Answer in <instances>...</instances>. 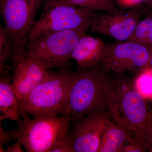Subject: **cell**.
I'll return each instance as SVG.
<instances>
[{
    "label": "cell",
    "mask_w": 152,
    "mask_h": 152,
    "mask_svg": "<svg viewBox=\"0 0 152 152\" xmlns=\"http://www.w3.org/2000/svg\"><path fill=\"white\" fill-rule=\"evenodd\" d=\"M111 73L100 64L76 71L61 115L70 121L102 111L107 110L113 88Z\"/></svg>",
    "instance_id": "1"
},
{
    "label": "cell",
    "mask_w": 152,
    "mask_h": 152,
    "mask_svg": "<svg viewBox=\"0 0 152 152\" xmlns=\"http://www.w3.org/2000/svg\"><path fill=\"white\" fill-rule=\"evenodd\" d=\"M76 76L69 69L49 71L44 81L18 100L20 117L61 115Z\"/></svg>",
    "instance_id": "2"
},
{
    "label": "cell",
    "mask_w": 152,
    "mask_h": 152,
    "mask_svg": "<svg viewBox=\"0 0 152 152\" xmlns=\"http://www.w3.org/2000/svg\"><path fill=\"white\" fill-rule=\"evenodd\" d=\"M113 78V88L107 111L111 118L131 131L136 140L141 133L151 113L145 97L134 80L117 75Z\"/></svg>",
    "instance_id": "3"
},
{
    "label": "cell",
    "mask_w": 152,
    "mask_h": 152,
    "mask_svg": "<svg viewBox=\"0 0 152 152\" xmlns=\"http://www.w3.org/2000/svg\"><path fill=\"white\" fill-rule=\"evenodd\" d=\"M88 30H66L30 39L26 45L28 56L47 71L68 69L71 55L81 38Z\"/></svg>",
    "instance_id": "4"
},
{
    "label": "cell",
    "mask_w": 152,
    "mask_h": 152,
    "mask_svg": "<svg viewBox=\"0 0 152 152\" xmlns=\"http://www.w3.org/2000/svg\"><path fill=\"white\" fill-rule=\"evenodd\" d=\"M12 131L15 138L28 152H49L65 134L70 119L65 115L22 117Z\"/></svg>",
    "instance_id": "5"
},
{
    "label": "cell",
    "mask_w": 152,
    "mask_h": 152,
    "mask_svg": "<svg viewBox=\"0 0 152 152\" xmlns=\"http://www.w3.org/2000/svg\"><path fill=\"white\" fill-rule=\"evenodd\" d=\"M39 18L30 31L29 39L66 30L87 29L96 11L67 4L60 0H45Z\"/></svg>",
    "instance_id": "6"
},
{
    "label": "cell",
    "mask_w": 152,
    "mask_h": 152,
    "mask_svg": "<svg viewBox=\"0 0 152 152\" xmlns=\"http://www.w3.org/2000/svg\"><path fill=\"white\" fill-rule=\"evenodd\" d=\"M45 0H0V12L14 43L12 60L26 51L36 15Z\"/></svg>",
    "instance_id": "7"
},
{
    "label": "cell",
    "mask_w": 152,
    "mask_h": 152,
    "mask_svg": "<svg viewBox=\"0 0 152 152\" xmlns=\"http://www.w3.org/2000/svg\"><path fill=\"white\" fill-rule=\"evenodd\" d=\"M152 51L145 46L129 41L106 44L100 63L111 73L117 75L139 74L147 67Z\"/></svg>",
    "instance_id": "8"
},
{
    "label": "cell",
    "mask_w": 152,
    "mask_h": 152,
    "mask_svg": "<svg viewBox=\"0 0 152 152\" xmlns=\"http://www.w3.org/2000/svg\"><path fill=\"white\" fill-rule=\"evenodd\" d=\"M111 121L108 112L104 110L70 121L66 133L73 152H99L102 136Z\"/></svg>",
    "instance_id": "9"
},
{
    "label": "cell",
    "mask_w": 152,
    "mask_h": 152,
    "mask_svg": "<svg viewBox=\"0 0 152 152\" xmlns=\"http://www.w3.org/2000/svg\"><path fill=\"white\" fill-rule=\"evenodd\" d=\"M145 12V8L137 6L129 10L96 14L88 31L111 37L117 41H127Z\"/></svg>",
    "instance_id": "10"
},
{
    "label": "cell",
    "mask_w": 152,
    "mask_h": 152,
    "mask_svg": "<svg viewBox=\"0 0 152 152\" xmlns=\"http://www.w3.org/2000/svg\"><path fill=\"white\" fill-rule=\"evenodd\" d=\"M12 61L14 70L12 86L18 100L44 81L49 71L40 66L28 56L26 51Z\"/></svg>",
    "instance_id": "11"
},
{
    "label": "cell",
    "mask_w": 152,
    "mask_h": 152,
    "mask_svg": "<svg viewBox=\"0 0 152 152\" xmlns=\"http://www.w3.org/2000/svg\"><path fill=\"white\" fill-rule=\"evenodd\" d=\"M106 44L99 38L85 34L71 55L80 68L92 67L100 64L105 51Z\"/></svg>",
    "instance_id": "12"
},
{
    "label": "cell",
    "mask_w": 152,
    "mask_h": 152,
    "mask_svg": "<svg viewBox=\"0 0 152 152\" xmlns=\"http://www.w3.org/2000/svg\"><path fill=\"white\" fill-rule=\"evenodd\" d=\"M134 140L131 131L111 118L102 136L99 152H120L125 144Z\"/></svg>",
    "instance_id": "13"
},
{
    "label": "cell",
    "mask_w": 152,
    "mask_h": 152,
    "mask_svg": "<svg viewBox=\"0 0 152 152\" xmlns=\"http://www.w3.org/2000/svg\"><path fill=\"white\" fill-rule=\"evenodd\" d=\"M12 78L1 74L0 77V121L20 119L18 102L12 86Z\"/></svg>",
    "instance_id": "14"
},
{
    "label": "cell",
    "mask_w": 152,
    "mask_h": 152,
    "mask_svg": "<svg viewBox=\"0 0 152 152\" xmlns=\"http://www.w3.org/2000/svg\"><path fill=\"white\" fill-rule=\"evenodd\" d=\"M14 43L12 37L5 26H0V72L7 75L11 67L7 63L12 60L14 53Z\"/></svg>",
    "instance_id": "15"
},
{
    "label": "cell",
    "mask_w": 152,
    "mask_h": 152,
    "mask_svg": "<svg viewBox=\"0 0 152 152\" xmlns=\"http://www.w3.org/2000/svg\"><path fill=\"white\" fill-rule=\"evenodd\" d=\"M69 5L89 9L91 10L115 12L118 10L115 0H60Z\"/></svg>",
    "instance_id": "16"
},
{
    "label": "cell",
    "mask_w": 152,
    "mask_h": 152,
    "mask_svg": "<svg viewBox=\"0 0 152 152\" xmlns=\"http://www.w3.org/2000/svg\"><path fill=\"white\" fill-rule=\"evenodd\" d=\"M152 38V14H147L141 19L136 26L132 35L127 41L146 47Z\"/></svg>",
    "instance_id": "17"
},
{
    "label": "cell",
    "mask_w": 152,
    "mask_h": 152,
    "mask_svg": "<svg viewBox=\"0 0 152 152\" xmlns=\"http://www.w3.org/2000/svg\"><path fill=\"white\" fill-rule=\"evenodd\" d=\"M137 88L144 97L152 98V69L147 68L134 80Z\"/></svg>",
    "instance_id": "18"
},
{
    "label": "cell",
    "mask_w": 152,
    "mask_h": 152,
    "mask_svg": "<svg viewBox=\"0 0 152 152\" xmlns=\"http://www.w3.org/2000/svg\"><path fill=\"white\" fill-rule=\"evenodd\" d=\"M136 141L146 150L152 152V113L150 114L140 134Z\"/></svg>",
    "instance_id": "19"
},
{
    "label": "cell",
    "mask_w": 152,
    "mask_h": 152,
    "mask_svg": "<svg viewBox=\"0 0 152 152\" xmlns=\"http://www.w3.org/2000/svg\"><path fill=\"white\" fill-rule=\"evenodd\" d=\"M49 152H73L70 139L66 132L65 135L53 146Z\"/></svg>",
    "instance_id": "20"
},
{
    "label": "cell",
    "mask_w": 152,
    "mask_h": 152,
    "mask_svg": "<svg viewBox=\"0 0 152 152\" xmlns=\"http://www.w3.org/2000/svg\"><path fill=\"white\" fill-rule=\"evenodd\" d=\"M146 150L143 145L134 140L125 144L120 152H142L145 151Z\"/></svg>",
    "instance_id": "21"
},
{
    "label": "cell",
    "mask_w": 152,
    "mask_h": 152,
    "mask_svg": "<svg viewBox=\"0 0 152 152\" xmlns=\"http://www.w3.org/2000/svg\"><path fill=\"white\" fill-rule=\"evenodd\" d=\"M15 139L12 134V131H7L0 124V144L5 145Z\"/></svg>",
    "instance_id": "22"
},
{
    "label": "cell",
    "mask_w": 152,
    "mask_h": 152,
    "mask_svg": "<svg viewBox=\"0 0 152 152\" xmlns=\"http://www.w3.org/2000/svg\"><path fill=\"white\" fill-rule=\"evenodd\" d=\"M22 146L21 143L18 141H17L15 144L10 145H8L6 150L7 152H23Z\"/></svg>",
    "instance_id": "23"
},
{
    "label": "cell",
    "mask_w": 152,
    "mask_h": 152,
    "mask_svg": "<svg viewBox=\"0 0 152 152\" xmlns=\"http://www.w3.org/2000/svg\"><path fill=\"white\" fill-rule=\"evenodd\" d=\"M123 5L126 7L137 6L145 0H118Z\"/></svg>",
    "instance_id": "24"
},
{
    "label": "cell",
    "mask_w": 152,
    "mask_h": 152,
    "mask_svg": "<svg viewBox=\"0 0 152 152\" xmlns=\"http://www.w3.org/2000/svg\"><path fill=\"white\" fill-rule=\"evenodd\" d=\"M147 68H152V56L151 58V59H150L149 62L148 64V66H147Z\"/></svg>",
    "instance_id": "25"
},
{
    "label": "cell",
    "mask_w": 152,
    "mask_h": 152,
    "mask_svg": "<svg viewBox=\"0 0 152 152\" xmlns=\"http://www.w3.org/2000/svg\"><path fill=\"white\" fill-rule=\"evenodd\" d=\"M0 152H7V150L5 149L4 148V146H3V145H1V144H0Z\"/></svg>",
    "instance_id": "26"
},
{
    "label": "cell",
    "mask_w": 152,
    "mask_h": 152,
    "mask_svg": "<svg viewBox=\"0 0 152 152\" xmlns=\"http://www.w3.org/2000/svg\"><path fill=\"white\" fill-rule=\"evenodd\" d=\"M145 2L147 4H148V5L152 4V0H145Z\"/></svg>",
    "instance_id": "27"
},
{
    "label": "cell",
    "mask_w": 152,
    "mask_h": 152,
    "mask_svg": "<svg viewBox=\"0 0 152 152\" xmlns=\"http://www.w3.org/2000/svg\"><path fill=\"white\" fill-rule=\"evenodd\" d=\"M151 8V9L152 10V4H151L149 5H148Z\"/></svg>",
    "instance_id": "28"
}]
</instances>
